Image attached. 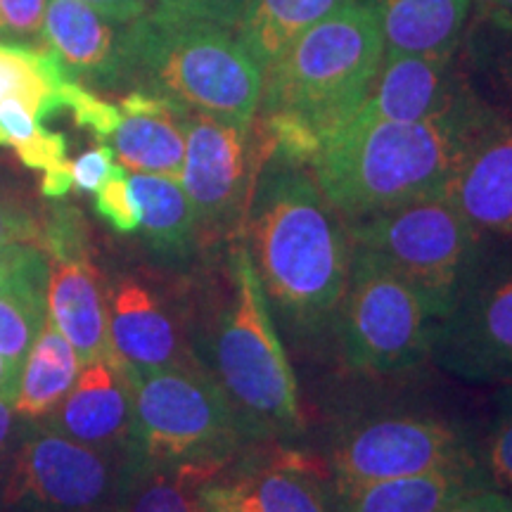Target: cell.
<instances>
[{"instance_id": "obj_20", "label": "cell", "mask_w": 512, "mask_h": 512, "mask_svg": "<svg viewBox=\"0 0 512 512\" xmlns=\"http://www.w3.org/2000/svg\"><path fill=\"white\" fill-rule=\"evenodd\" d=\"M48 318L72 344L81 366L114 354L107 330L105 280L93 256L50 264Z\"/></svg>"}, {"instance_id": "obj_22", "label": "cell", "mask_w": 512, "mask_h": 512, "mask_svg": "<svg viewBox=\"0 0 512 512\" xmlns=\"http://www.w3.org/2000/svg\"><path fill=\"white\" fill-rule=\"evenodd\" d=\"M375 12L384 53H456L470 0H361Z\"/></svg>"}, {"instance_id": "obj_40", "label": "cell", "mask_w": 512, "mask_h": 512, "mask_svg": "<svg viewBox=\"0 0 512 512\" xmlns=\"http://www.w3.org/2000/svg\"><path fill=\"white\" fill-rule=\"evenodd\" d=\"M41 247L29 245V242H12V245H0V287L10 283L15 275L29 264Z\"/></svg>"}, {"instance_id": "obj_10", "label": "cell", "mask_w": 512, "mask_h": 512, "mask_svg": "<svg viewBox=\"0 0 512 512\" xmlns=\"http://www.w3.org/2000/svg\"><path fill=\"white\" fill-rule=\"evenodd\" d=\"M268 152L252 124L185 112L181 185L195 211L200 249L230 247L242 238L252 192Z\"/></svg>"}, {"instance_id": "obj_4", "label": "cell", "mask_w": 512, "mask_h": 512, "mask_svg": "<svg viewBox=\"0 0 512 512\" xmlns=\"http://www.w3.org/2000/svg\"><path fill=\"white\" fill-rule=\"evenodd\" d=\"M482 100L470 95L441 117L354 121L320 147L311 174L347 221L444 192Z\"/></svg>"}, {"instance_id": "obj_2", "label": "cell", "mask_w": 512, "mask_h": 512, "mask_svg": "<svg viewBox=\"0 0 512 512\" xmlns=\"http://www.w3.org/2000/svg\"><path fill=\"white\" fill-rule=\"evenodd\" d=\"M382 55L380 24L361 0H347L304 31L264 69L254 126L268 155L309 166L354 119Z\"/></svg>"}, {"instance_id": "obj_43", "label": "cell", "mask_w": 512, "mask_h": 512, "mask_svg": "<svg viewBox=\"0 0 512 512\" xmlns=\"http://www.w3.org/2000/svg\"><path fill=\"white\" fill-rule=\"evenodd\" d=\"M498 403H505V406H512V387L505 389V392L501 394V401Z\"/></svg>"}, {"instance_id": "obj_11", "label": "cell", "mask_w": 512, "mask_h": 512, "mask_svg": "<svg viewBox=\"0 0 512 512\" xmlns=\"http://www.w3.org/2000/svg\"><path fill=\"white\" fill-rule=\"evenodd\" d=\"M486 240L432 335L434 361L472 382L512 384V247Z\"/></svg>"}, {"instance_id": "obj_32", "label": "cell", "mask_w": 512, "mask_h": 512, "mask_svg": "<svg viewBox=\"0 0 512 512\" xmlns=\"http://www.w3.org/2000/svg\"><path fill=\"white\" fill-rule=\"evenodd\" d=\"M95 211H98L100 219L110 223L117 233H138L140 216L124 166H117V171H114V174L102 183V188L95 192Z\"/></svg>"}, {"instance_id": "obj_8", "label": "cell", "mask_w": 512, "mask_h": 512, "mask_svg": "<svg viewBox=\"0 0 512 512\" xmlns=\"http://www.w3.org/2000/svg\"><path fill=\"white\" fill-rule=\"evenodd\" d=\"M140 458L98 448L29 422L0 484V505L19 512H117Z\"/></svg>"}, {"instance_id": "obj_1", "label": "cell", "mask_w": 512, "mask_h": 512, "mask_svg": "<svg viewBox=\"0 0 512 512\" xmlns=\"http://www.w3.org/2000/svg\"><path fill=\"white\" fill-rule=\"evenodd\" d=\"M240 242L287 332L311 339L332 330L354 245L347 219L325 200L306 164L266 157Z\"/></svg>"}, {"instance_id": "obj_41", "label": "cell", "mask_w": 512, "mask_h": 512, "mask_svg": "<svg viewBox=\"0 0 512 512\" xmlns=\"http://www.w3.org/2000/svg\"><path fill=\"white\" fill-rule=\"evenodd\" d=\"M17 387H19V375L12 373L8 363H5V358L0 356V399L10 403L15 401Z\"/></svg>"}, {"instance_id": "obj_19", "label": "cell", "mask_w": 512, "mask_h": 512, "mask_svg": "<svg viewBox=\"0 0 512 512\" xmlns=\"http://www.w3.org/2000/svg\"><path fill=\"white\" fill-rule=\"evenodd\" d=\"M128 29L81 0H48L46 43L64 67L98 83L128 81Z\"/></svg>"}, {"instance_id": "obj_25", "label": "cell", "mask_w": 512, "mask_h": 512, "mask_svg": "<svg viewBox=\"0 0 512 512\" xmlns=\"http://www.w3.org/2000/svg\"><path fill=\"white\" fill-rule=\"evenodd\" d=\"M79 370L81 361L72 344L48 318L19 373L17 396L12 401L15 413L27 422L46 418L72 389Z\"/></svg>"}, {"instance_id": "obj_35", "label": "cell", "mask_w": 512, "mask_h": 512, "mask_svg": "<svg viewBox=\"0 0 512 512\" xmlns=\"http://www.w3.org/2000/svg\"><path fill=\"white\" fill-rule=\"evenodd\" d=\"M249 0H157L159 8L181 12V15L207 19L230 31L238 29Z\"/></svg>"}, {"instance_id": "obj_7", "label": "cell", "mask_w": 512, "mask_h": 512, "mask_svg": "<svg viewBox=\"0 0 512 512\" xmlns=\"http://www.w3.org/2000/svg\"><path fill=\"white\" fill-rule=\"evenodd\" d=\"M351 245L373 254L444 318L486 240L444 195L347 221Z\"/></svg>"}, {"instance_id": "obj_33", "label": "cell", "mask_w": 512, "mask_h": 512, "mask_svg": "<svg viewBox=\"0 0 512 512\" xmlns=\"http://www.w3.org/2000/svg\"><path fill=\"white\" fill-rule=\"evenodd\" d=\"M484 472L489 482L512 496V406L501 403V413L486 437Z\"/></svg>"}, {"instance_id": "obj_37", "label": "cell", "mask_w": 512, "mask_h": 512, "mask_svg": "<svg viewBox=\"0 0 512 512\" xmlns=\"http://www.w3.org/2000/svg\"><path fill=\"white\" fill-rule=\"evenodd\" d=\"M27 425L29 422L19 418L10 401L0 399V484H3L5 472H8L19 441L27 432Z\"/></svg>"}, {"instance_id": "obj_24", "label": "cell", "mask_w": 512, "mask_h": 512, "mask_svg": "<svg viewBox=\"0 0 512 512\" xmlns=\"http://www.w3.org/2000/svg\"><path fill=\"white\" fill-rule=\"evenodd\" d=\"M48 280L50 259L41 249L0 287V356L15 375L22 373L31 347L48 323Z\"/></svg>"}, {"instance_id": "obj_42", "label": "cell", "mask_w": 512, "mask_h": 512, "mask_svg": "<svg viewBox=\"0 0 512 512\" xmlns=\"http://www.w3.org/2000/svg\"><path fill=\"white\" fill-rule=\"evenodd\" d=\"M477 3L486 15L512 24V0H477Z\"/></svg>"}, {"instance_id": "obj_15", "label": "cell", "mask_w": 512, "mask_h": 512, "mask_svg": "<svg viewBox=\"0 0 512 512\" xmlns=\"http://www.w3.org/2000/svg\"><path fill=\"white\" fill-rule=\"evenodd\" d=\"M441 195L482 240H512V119L482 102Z\"/></svg>"}, {"instance_id": "obj_26", "label": "cell", "mask_w": 512, "mask_h": 512, "mask_svg": "<svg viewBox=\"0 0 512 512\" xmlns=\"http://www.w3.org/2000/svg\"><path fill=\"white\" fill-rule=\"evenodd\" d=\"M0 145L15 150L27 169L43 171V197L62 200L74 190L67 138L46 128L22 102H0Z\"/></svg>"}, {"instance_id": "obj_30", "label": "cell", "mask_w": 512, "mask_h": 512, "mask_svg": "<svg viewBox=\"0 0 512 512\" xmlns=\"http://www.w3.org/2000/svg\"><path fill=\"white\" fill-rule=\"evenodd\" d=\"M60 112L72 114L74 124L91 131L98 140H110L121 121L119 105H112V102L98 98L88 88H83L79 81L72 79L62 86Z\"/></svg>"}, {"instance_id": "obj_27", "label": "cell", "mask_w": 512, "mask_h": 512, "mask_svg": "<svg viewBox=\"0 0 512 512\" xmlns=\"http://www.w3.org/2000/svg\"><path fill=\"white\" fill-rule=\"evenodd\" d=\"M347 0H249L235 36L266 69L304 31Z\"/></svg>"}, {"instance_id": "obj_34", "label": "cell", "mask_w": 512, "mask_h": 512, "mask_svg": "<svg viewBox=\"0 0 512 512\" xmlns=\"http://www.w3.org/2000/svg\"><path fill=\"white\" fill-rule=\"evenodd\" d=\"M48 0H0V36L46 43Z\"/></svg>"}, {"instance_id": "obj_36", "label": "cell", "mask_w": 512, "mask_h": 512, "mask_svg": "<svg viewBox=\"0 0 512 512\" xmlns=\"http://www.w3.org/2000/svg\"><path fill=\"white\" fill-rule=\"evenodd\" d=\"M119 164H114V150L110 145H95L83 155L72 159V183L74 190L91 192L95 195L102 188V183L117 171Z\"/></svg>"}, {"instance_id": "obj_17", "label": "cell", "mask_w": 512, "mask_h": 512, "mask_svg": "<svg viewBox=\"0 0 512 512\" xmlns=\"http://www.w3.org/2000/svg\"><path fill=\"white\" fill-rule=\"evenodd\" d=\"M38 425L86 446L133 448V389L117 354L83 363L60 406Z\"/></svg>"}, {"instance_id": "obj_28", "label": "cell", "mask_w": 512, "mask_h": 512, "mask_svg": "<svg viewBox=\"0 0 512 512\" xmlns=\"http://www.w3.org/2000/svg\"><path fill=\"white\" fill-rule=\"evenodd\" d=\"M67 81V67L50 46L34 48L0 41V102H22L46 124L60 112V93Z\"/></svg>"}, {"instance_id": "obj_6", "label": "cell", "mask_w": 512, "mask_h": 512, "mask_svg": "<svg viewBox=\"0 0 512 512\" xmlns=\"http://www.w3.org/2000/svg\"><path fill=\"white\" fill-rule=\"evenodd\" d=\"M128 380L133 389L131 446L143 463L221 470L252 444L207 368L128 370Z\"/></svg>"}, {"instance_id": "obj_5", "label": "cell", "mask_w": 512, "mask_h": 512, "mask_svg": "<svg viewBox=\"0 0 512 512\" xmlns=\"http://www.w3.org/2000/svg\"><path fill=\"white\" fill-rule=\"evenodd\" d=\"M128 79L235 124H252L264 91V69L235 31L159 5L128 29Z\"/></svg>"}, {"instance_id": "obj_9", "label": "cell", "mask_w": 512, "mask_h": 512, "mask_svg": "<svg viewBox=\"0 0 512 512\" xmlns=\"http://www.w3.org/2000/svg\"><path fill=\"white\" fill-rule=\"evenodd\" d=\"M432 316L418 292L373 254L354 247L335 325L344 361L358 373H401L432 351Z\"/></svg>"}, {"instance_id": "obj_3", "label": "cell", "mask_w": 512, "mask_h": 512, "mask_svg": "<svg viewBox=\"0 0 512 512\" xmlns=\"http://www.w3.org/2000/svg\"><path fill=\"white\" fill-rule=\"evenodd\" d=\"M214 294L190 311L192 349L226 392L247 439L283 441L304 427L297 377L242 242L226 247Z\"/></svg>"}, {"instance_id": "obj_16", "label": "cell", "mask_w": 512, "mask_h": 512, "mask_svg": "<svg viewBox=\"0 0 512 512\" xmlns=\"http://www.w3.org/2000/svg\"><path fill=\"white\" fill-rule=\"evenodd\" d=\"M453 60L456 53H384L354 121H422L451 112L472 95Z\"/></svg>"}, {"instance_id": "obj_31", "label": "cell", "mask_w": 512, "mask_h": 512, "mask_svg": "<svg viewBox=\"0 0 512 512\" xmlns=\"http://www.w3.org/2000/svg\"><path fill=\"white\" fill-rule=\"evenodd\" d=\"M43 214L46 211H41L27 192L15 188L12 183H0V245L29 242L38 247Z\"/></svg>"}, {"instance_id": "obj_38", "label": "cell", "mask_w": 512, "mask_h": 512, "mask_svg": "<svg viewBox=\"0 0 512 512\" xmlns=\"http://www.w3.org/2000/svg\"><path fill=\"white\" fill-rule=\"evenodd\" d=\"M444 512H512V496L491 486H479L456 498Z\"/></svg>"}, {"instance_id": "obj_13", "label": "cell", "mask_w": 512, "mask_h": 512, "mask_svg": "<svg viewBox=\"0 0 512 512\" xmlns=\"http://www.w3.org/2000/svg\"><path fill=\"white\" fill-rule=\"evenodd\" d=\"M105 302L112 351L128 370L207 368L192 349L183 292L143 271H124L105 283Z\"/></svg>"}, {"instance_id": "obj_12", "label": "cell", "mask_w": 512, "mask_h": 512, "mask_svg": "<svg viewBox=\"0 0 512 512\" xmlns=\"http://www.w3.org/2000/svg\"><path fill=\"white\" fill-rule=\"evenodd\" d=\"M335 491L382 479L477 467L456 427L427 415H382L344 432L332 448Z\"/></svg>"}, {"instance_id": "obj_39", "label": "cell", "mask_w": 512, "mask_h": 512, "mask_svg": "<svg viewBox=\"0 0 512 512\" xmlns=\"http://www.w3.org/2000/svg\"><path fill=\"white\" fill-rule=\"evenodd\" d=\"M81 3L91 5L93 10L114 19V22L131 24L155 8L157 0H81Z\"/></svg>"}, {"instance_id": "obj_29", "label": "cell", "mask_w": 512, "mask_h": 512, "mask_svg": "<svg viewBox=\"0 0 512 512\" xmlns=\"http://www.w3.org/2000/svg\"><path fill=\"white\" fill-rule=\"evenodd\" d=\"M216 472L197 465H152L140 460L117 512H207L200 489Z\"/></svg>"}, {"instance_id": "obj_14", "label": "cell", "mask_w": 512, "mask_h": 512, "mask_svg": "<svg viewBox=\"0 0 512 512\" xmlns=\"http://www.w3.org/2000/svg\"><path fill=\"white\" fill-rule=\"evenodd\" d=\"M207 512H335L325 472L280 441H256L200 489Z\"/></svg>"}, {"instance_id": "obj_18", "label": "cell", "mask_w": 512, "mask_h": 512, "mask_svg": "<svg viewBox=\"0 0 512 512\" xmlns=\"http://www.w3.org/2000/svg\"><path fill=\"white\" fill-rule=\"evenodd\" d=\"M119 112L121 121L110 138L119 166L133 174H157L181 181L188 107L138 88L121 98Z\"/></svg>"}, {"instance_id": "obj_23", "label": "cell", "mask_w": 512, "mask_h": 512, "mask_svg": "<svg viewBox=\"0 0 512 512\" xmlns=\"http://www.w3.org/2000/svg\"><path fill=\"white\" fill-rule=\"evenodd\" d=\"M128 185L140 216L138 233L152 252L181 261L200 249L195 211L178 178L133 174Z\"/></svg>"}, {"instance_id": "obj_21", "label": "cell", "mask_w": 512, "mask_h": 512, "mask_svg": "<svg viewBox=\"0 0 512 512\" xmlns=\"http://www.w3.org/2000/svg\"><path fill=\"white\" fill-rule=\"evenodd\" d=\"M489 486L482 467H448L339 489V512H444L467 491Z\"/></svg>"}]
</instances>
